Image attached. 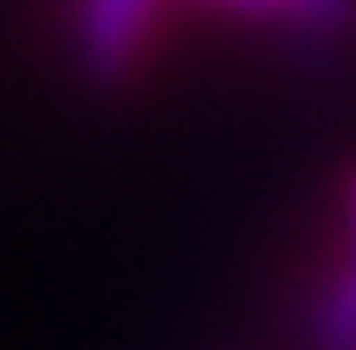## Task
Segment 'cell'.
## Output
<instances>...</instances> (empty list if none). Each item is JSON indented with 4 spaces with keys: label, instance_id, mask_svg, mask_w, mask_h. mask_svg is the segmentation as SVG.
Returning <instances> with one entry per match:
<instances>
[{
    "label": "cell",
    "instance_id": "1",
    "mask_svg": "<svg viewBox=\"0 0 356 350\" xmlns=\"http://www.w3.org/2000/svg\"><path fill=\"white\" fill-rule=\"evenodd\" d=\"M161 0H70L75 69L92 92H127L149 63Z\"/></svg>",
    "mask_w": 356,
    "mask_h": 350
},
{
    "label": "cell",
    "instance_id": "2",
    "mask_svg": "<svg viewBox=\"0 0 356 350\" xmlns=\"http://www.w3.org/2000/svg\"><path fill=\"white\" fill-rule=\"evenodd\" d=\"M207 6L259 17V24H282L287 35H305L316 47L356 35V0H207Z\"/></svg>",
    "mask_w": 356,
    "mask_h": 350
},
{
    "label": "cell",
    "instance_id": "3",
    "mask_svg": "<svg viewBox=\"0 0 356 350\" xmlns=\"http://www.w3.org/2000/svg\"><path fill=\"white\" fill-rule=\"evenodd\" d=\"M345 242L356 253V167H350V178H345Z\"/></svg>",
    "mask_w": 356,
    "mask_h": 350
}]
</instances>
